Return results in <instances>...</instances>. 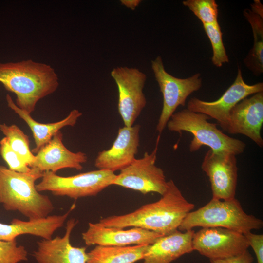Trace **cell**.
Instances as JSON below:
<instances>
[{
  "instance_id": "obj_11",
  "label": "cell",
  "mask_w": 263,
  "mask_h": 263,
  "mask_svg": "<svg viewBox=\"0 0 263 263\" xmlns=\"http://www.w3.org/2000/svg\"><path fill=\"white\" fill-rule=\"evenodd\" d=\"M192 243L193 250L209 259L237 255L249 247L244 234L221 227L202 228L194 232Z\"/></svg>"
},
{
  "instance_id": "obj_15",
  "label": "cell",
  "mask_w": 263,
  "mask_h": 263,
  "mask_svg": "<svg viewBox=\"0 0 263 263\" xmlns=\"http://www.w3.org/2000/svg\"><path fill=\"white\" fill-rule=\"evenodd\" d=\"M140 130L138 124L119 128L111 147L98 152L94 161L95 167L114 172L130 165L138 152Z\"/></svg>"
},
{
  "instance_id": "obj_8",
  "label": "cell",
  "mask_w": 263,
  "mask_h": 263,
  "mask_svg": "<svg viewBox=\"0 0 263 263\" xmlns=\"http://www.w3.org/2000/svg\"><path fill=\"white\" fill-rule=\"evenodd\" d=\"M159 140L160 135L153 150L150 153L145 152L142 158H135L121 170L112 185L138 191L143 194L156 192L162 196L167 190L168 181L163 170L155 164Z\"/></svg>"
},
{
  "instance_id": "obj_16",
  "label": "cell",
  "mask_w": 263,
  "mask_h": 263,
  "mask_svg": "<svg viewBox=\"0 0 263 263\" xmlns=\"http://www.w3.org/2000/svg\"><path fill=\"white\" fill-rule=\"evenodd\" d=\"M75 218L66 223V231L62 237L56 236L37 242L33 256L38 263H87L86 247L73 246L70 243L72 231L78 223Z\"/></svg>"
},
{
  "instance_id": "obj_13",
  "label": "cell",
  "mask_w": 263,
  "mask_h": 263,
  "mask_svg": "<svg viewBox=\"0 0 263 263\" xmlns=\"http://www.w3.org/2000/svg\"><path fill=\"white\" fill-rule=\"evenodd\" d=\"M263 124V92H261L243 99L232 108L225 132L245 135L262 148Z\"/></svg>"
},
{
  "instance_id": "obj_12",
  "label": "cell",
  "mask_w": 263,
  "mask_h": 263,
  "mask_svg": "<svg viewBox=\"0 0 263 263\" xmlns=\"http://www.w3.org/2000/svg\"><path fill=\"white\" fill-rule=\"evenodd\" d=\"M201 168L209 178L212 198L228 200L235 198L238 180L236 155L210 149L204 156Z\"/></svg>"
},
{
  "instance_id": "obj_19",
  "label": "cell",
  "mask_w": 263,
  "mask_h": 263,
  "mask_svg": "<svg viewBox=\"0 0 263 263\" xmlns=\"http://www.w3.org/2000/svg\"><path fill=\"white\" fill-rule=\"evenodd\" d=\"M6 99L8 106L27 124L31 130L35 143V147L31 150L33 154H36L61 129L66 126H74L82 115V113L79 110L74 109L61 120L53 123H39L33 118L31 114L19 108L9 94H7Z\"/></svg>"
},
{
  "instance_id": "obj_17",
  "label": "cell",
  "mask_w": 263,
  "mask_h": 263,
  "mask_svg": "<svg viewBox=\"0 0 263 263\" xmlns=\"http://www.w3.org/2000/svg\"><path fill=\"white\" fill-rule=\"evenodd\" d=\"M31 168L44 172L56 173L60 169L69 168L77 170L83 169L82 164L87 161L86 153L74 152L68 150L63 143V134L60 131L36 154Z\"/></svg>"
},
{
  "instance_id": "obj_2",
  "label": "cell",
  "mask_w": 263,
  "mask_h": 263,
  "mask_svg": "<svg viewBox=\"0 0 263 263\" xmlns=\"http://www.w3.org/2000/svg\"><path fill=\"white\" fill-rule=\"evenodd\" d=\"M0 82L15 94L16 105L29 114L39 100L53 94L59 86L54 68L31 59L0 62Z\"/></svg>"
},
{
  "instance_id": "obj_22",
  "label": "cell",
  "mask_w": 263,
  "mask_h": 263,
  "mask_svg": "<svg viewBox=\"0 0 263 263\" xmlns=\"http://www.w3.org/2000/svg\"><path fill=\"white\" fill-rule=\"evenodd\" d=\"M0 130L7 138L11 148L30 168L35 161V155L30 150L28 136L15 124H0Z\"/></svg>"
},
{
  "instance_id": "obj_6",
  "label": "cell",
  "mask_w": 263,
  "mask_h": 263,
  "mask_svg": "<svg viewBox=\"0 0 263 263\" xmlns=\"http://www.w3.org/2000/svg\"><path fill=\"white\" fill-rule=\"evenodd\" d=\"M116 175L113 172L98 169L67 177L46 171L36 188L39 192L48 191L55 196L77 199L96 195L112 185Z\"/></svg>"
},
{
  "instance_id": "obj_5",
  "label": "cell",
  "mask_w": 263,
  "mask_h": 263,
  "mask_svg": "<svg viewBox=\"0 0 263 263\" xmlns=\"http://www.w3.org/2000/svg\"><path fill=\"white\" fill-rule=\"evenodd\" d=\"M210 118L203 113L188 109L174 113L167 124L168 130L191 133L193 138L189 145V151L195 152L202 146L209 147L214 152H226L237 155L246 147L243 141L231 137L219 130L217 124L208 121Z\"/></svg>"
},
{
  "instance_id": "obj_10",
  "label": "cell",
  "mask_w": 263,
  "mask_h": 263,
  "mask_svg": "<svg viewBox=\"0 0 263 263\" xmlns=\"http://www.w3.org/2000/svg\"><path fill=\"white\" fill-rule=\"evenodd\" d=\"M261 92H263V83L259 82L252 85L246 83L242 71L238 68L234 82L218 99L209 102L192 97L188 103L187 109L215 119L218 124L225 131L232 108L243 99Z\"/></svg>"
},
{
  "instance_id": "obj_1",
  "label": "cell",
  "mask_w": 263,
  "mask_h": 263,
  "mask_svg": "<svg viewBox=\"0 0 263 263\" xmlns=\"http://www.w3.org/2000/svg\"><path fill=\"white\" fill-rule=\"evenodd\" d=\"M194 207V205L188 201L173 181L169 180L166 192L159 200L129 213L102 218L98 223L106 227H139L166 235L178 230Z\"/></svg>"
},
{
  "instance_id": "obj_14",
  "label": "cell",
  "mask_w": 263,
  "mask_h": 263,
  "mask_svg": "<svg viewBox=\"0 0 263 263\" xmlns=\"http://www.w3.org/2000/svg\"><path fill=\"white\" fill-rule=\"evenodd\" d=\"M162 236L163 235L139 227L124 229L106 227L98 222L89 223L87 230L82 233V239L88 246H126L150 244Z\"/></svg>"
},
{
  "instance_id": "obj_24",
  "label": "cell",
  "mask_w": 263,
  "mask_h": 263,
  "mask_svg": "<svg viewBox=\"0 0 263 263\" xmlns=\"http://www.w3.org/2000/svg\"><path fill=\"white\" fill-rule=\"evenodd\" d=\"M182 3L192 12L203 25L218 22V5L215 0H186Z\"/></svg>"
},
{
  "instance_id": "obj_20",
  "label": "cell",
  "mask_w": 263,
  "mask_h": 263,
  "mask_svg": "<svg viewBox=\"0 0 263 263\" xmlns=\"http://www.w3.org/2000/svg\"><path fill=\"white\" fill-rule=\"evenodd\" d=\"M149 245H95L87 253V263H135L143 259Z\"/></svg>"
},
{
  "instance_id": "obj_26",
  "label": "cell",
  "mask_w": 263,
  "mask_h": 263,
  "mask_svg": "<svg viewBox=\"0 0 263 263\" xmlns=\"http://www.w3.org/2000/svg\"><path fill=\"white\" fill-rule=\"evenodd\" d=\"M0 153L10 170L19 172H27L31 170V168L11 148L5 137L0 140Z\"/></svg>"
},
{
  "instance_id": "obj_21",
  "label": "cell",
  "mask_w": 263,
  "mask_h": 263,
  "mask_svg": "<svg viewBox=\"0 0 263 263\" xmlns=\"http://www.w3.org/2000/svg\"><path fill=\"white\" fill-rule=\"evenodd\" d=\"M263 13L253 9H244L243 14L253 32V47L244 60L245 65L256 76L263 73Z\"/></svg>"
},
{
  "instance_id": "obj_7",
  "label": "cell",
  "mask_w": 263,
  "mask_h": 263,
  "mask_svg": "<svg viewBox=\"0 0 263 263\" xmlns=\"http://www.w3.org/2000/svg\"><path fill=\"white\" fill-rule=\"evenodd\" d=\"M151 63L154 77L163 96L162 109L156 127L160 134L178 107L184 106L187 97L200 89L202 80L200 73L186 78L173 76L165 70L160 56Z\"/></svg>"
},
{
  "instance_id": "obj_4",
  "label": "cell",
  "mask_w": 263,
  "mask_h": 263,
  "mask_svg": "<svg viewBox=\"0 0 263 263\" xmlns=\"http://www.w3.org/2000/svg\"><path fill=\"white\" fill-rule=\"evenodd\" d=\"M263 225V221L245 213L235 198L228 200L212 198L205 206L188 213L178 229L185 231L196 227H221L245 234Z\"/></svg>"
},
{
  "instance_id": "obj_3",
  "label": "cell",
  "mask_w": 263,
  "mask_h": 263,
  "mask_svg": "<svg viewBox=\"0 0 263 263\" xmlns=\"http://www.w3.org/2000/svg\"><path fill=\"white\" fill-rule=\"evenodd\" d=\"M43 172L31 168L19 172L0 165V203L7 211H18L29 220L44 218L53 212L50 198L38 192L36 181Z\"/></svg>"
},
{
  "instance_id": "obj_29",
  "label": "cell",
  "mask_w": 263,
  "mask_h": 263,
  "mask_svg": "<svg viewBox=\"0 0 263 263\" xmlns=\"http://www.w3.org/2000/svg\"><path fill=\"white\" fill-rule=\"evenodd\" d=\"M121 3L127 8L134 10L141 2V0H121Z\"/></svg>"
},
{
  "instance_id": "obj_28",
  "label": "cell",
  "mask_w": 263,
  "mask_h": 263,
  "mask_svg": "<svg viewBox=\"0 0 263 263\" xmlns=\"http://www.w3.org/2000/svg\"><path fill=\"white\" fill-rule=\"evenodd\" d=\"M253 260L252 255L247 250L237 255L222 259H209V261L210 263H252Z\"/></svg>"
},
{
  "instance_id": "obj_9",
  "label": "cell",
  "mask_w": 263,
  "mask_h": 263,
  "mask_svg": "<svg viewBox=\"0 0 263 263\" xmlns=\"http://www.w3.org/2000/svg\"><path fill=\"white\" fill-rule=\"evenodd\" d=\"M111 75L118 90V110L124 126H133L146 105L143 90L147 76L136 68L118 67Z\"/></svg>"
},
{
  "instance_id": "obj_18",
  "label": "cell",
  "mask_w": 263,
  "mask_h": 263,
  "mask_svg": "<svg viewBox=\"0 0 263 263\" xmlns=\"http://www.w3.org/2000/svg\"><path fill=\"white\" fill-rule=\"evenodd\" d=\"M193 230H177L158 238L148 245L142 263H171L181 256L193 251Z\"/></svg>"
},
{
  "instance_id": "obj_25",
  "label": "cell",
  "mask_w": 263,
  "mask_h": 263,
  "mask_svg": "<svg viewBox=\"0 0 263 263\" xmlns=\"http://www.w3.org/2000/svg\"><path fill=\"white\" fill-rule=\"evenodd\" d=\"M28 252L25 247L18 245L16 240L5 241L0 240V263H19L26 261Z\"/></svg>"
},
{
  "instance_id": "obj_23",
  "label": "cell",
  "mask_w": 263,
  "mask_h": 263,
  "mask_svg": "<svg viewBox=\"0 0 263 263\" xmlns=\"http://www.w3.org/2000/svg\"><path fill=\"white\" fill-rule=\"evenodd\" d=\"M204 30L211 44L213 56L211 58L214 65L221 67L229 62L228 56L224 46L222 32L218 22L203 25Z\"/></svg>"
},
{
  "instance_id": "obj_27",
  "label": "cell",
  "mask_w": 263,
  "mask_h": 263,
  "mask_svg": "<svg viewBox=\"0 0 263 263\" xmlns=\"http://www.w3.org/2000/svg\"><path fill=\"white\" fill-rule=\"evenodd\" d=\"M244 234L255 253L257 263H263V235L254 234L251 231Z\"/></svg>"
}]
</instances>
